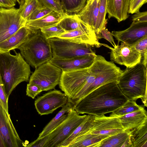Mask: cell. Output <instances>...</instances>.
<instances>
[{"mask_svg": "<svg viewBox=\"0 0 147 147\" xmlns=\"http://www.w3.org/2000/svg\"><path fill=\"white\" fill-rule=\"evenodd\" d=\"M40 30L44 36L47 39L56 37L65 32L58 24L55 26L42 29Z\"/></svg>", "mask_w": 147, "mask_h": 147, "instance_id": "e575fe53", "label": "cell"}, {"mask_svg": "<svg viewBox=\"0 0 147 147\" xmlns=\"http://www.w3.org/2000/svg\"><path fill=\"white\" fill-rule=\"evenodd\" d=\"M42 6L57 12L62 17L68 14L65 12L59 0H39Z\"/></svg>", "mask_w": 147, "mask_h": 147, "instance_id": "d6a6232c", "label": "cell"}, {"mask_svg": "<svg viewBox=\"0 0 147 147\" xmlns=\"http://www.w3.org/2000/svg\"><path fill=\"white\" fill-rule=\"evenodd\" d=\"M17 1L20 5L23 4L24 2V0H17Z\"/></svg>", "mask_w": 147, "mask_h": 147, "instance_id": "f6af8a7d", "label": "cell"}, {"mask_svg": "<svg viewBox=\"0 0 147 147\" xmlns=\"http://www.w3.org/2000/svg\"><path fill=\"white\" fill-rule=\"evenodd\" d=\"M68 102V98L64 93L54 90L38 97L35 101L34 105L38 113L42 115L52 113Z\"/></svg>", "mask_w": 147, "mask_h": 147, "instance_id": "8fae6325", "label": "cell"}, {"mask_svg": "<svg viewBox=\"0 0 147 147\" xmlns=\"http://www.w3.org/2000/svg\"><path fill=\"white\" fill-rule=\"evenodd\" d=\"M58 24L65 32L88 26L79 20L76 14L72 15L67 14L63 18Z\"/></svg>", "mask_w": 147, "mask_h": 147, "instance_id": "83f0119b", "label": "cell"}, {"mask_svg": "<svg viewBox=\"0 0 147 147\" xmlns=\"http://www.w3.org/2000/svg\"><path fill=\"white\" fill-rule=\"evenodd\" d=\"M130 137L133 147H147V122L131 130Z\"/></svg>", "mask_w": 147, "mask_h": 147, "instance_id": "4316f807", "label": "cell"}, {"mask_svg": "<svg viewBox=\"0 0 147 147\" xmlns=\"http://www.w3.org/2000/svg\"><path fill=\"white\" fill-rule=\"evenodd\" d=\"M0 147H5L4 144L0 135Z\"/></svg>", "mask_w": 147, "mask_h": 147, "instance_id": "ee69618b", "label": "cell"}, {"mask_svg": "<svg viewBox=\"0 0 147 147\" xmlns=\"http://www.w3.org/2000/svg\"><path fill=\"white\" fill-rule=\"evenodd\" d=\"M56 37L66 39L78 43L88 44L92 47H99L102 45L95 32L89 26L65 32Z\"/></svg>", "mask_w": 147, "mask_h": 147, "instance_id": "e0dca14e", "label": "cell"}, {"mask_svg": "<svg viewBox=\"0 0 147 147\" xmlns=\"http://www.w3.org/2000/svg\"><path fill=\"white\" fill-rule=\"evenodd\" d=\"M17 0H0V7L5 8L13 7L16 5Z\"/></svg>", "mask_w": 147, "mask_h": 147, "instance_id": "7bdbcfd3", "label": "cell"}, {"mask_svg": "<svg viewBox=\"0 0 147 147\" xmlns=\"http://www.w3.org/2000/svg\"><path fill=\"white\" fill-rule=\"evenodd\" d=\"M131 130H126L108 136L99 143L96 147H122L129 137Z\"/></svg>", "mask_w": 147, "mask_h": 147, "instance_id": "484cf974", "label": "cell"}, {"mask_svg": "<svg viewBox=\"0 0 147 147\" xmlns=\"http://www.w3.org/2000/svg\"><path fill=\"white\" fill-rule=\"evenodd\" d=\"M131 17V20L134 22H147V11L140 12L139 11L135 13Z\"/></svg>", "mask_w": 147, "mask_h": 147, "instance_id": "b9f144b4", "label": "cell"}, {"mask_svg": "<svg viewBox=\"0 0 147 147\" xmlns=\"http://www.w3.org/2000/svg\"><path fill=\"white\" fill-rule=\"evenodd\" d=\"M130 0H107V11L108 18L113 17L119 22L126 20L128 15Z\"/></svg>", "mask_w": 147, "mask_h": 147, "instance_id": "ffe728a7", "label": "cell"}, {"mask_svg": "<svg viewBox=\"0 0 147 147\" xmlns=\"http://www.w3.org/2000/svg\"><path fill=\"white\" fill-rule=\"evenodd\" d=\"M96 56L86 55L67 59L53 57L49 62L60 68L62 71L69 72L90 67Z\"/></svg>", "mask_w": 147, "mask_h": 147, "instance_id": "2e32d148", "label": "cell"}, {"mask_svg": "<svg viewBox=\"0 0 147 147\" xmlns=\"http://www.w3.org/2000/svg\"><path fill=\"white\" fill-rule=\"evenodd\" d=\"M63 17L53 11L40 19L32 21L26 20L24 26L32 33H34L39 30L57 25Z\"/></svg>", "mask_w": 147, "mask_h": 147, "instance_id": "44dd1931", "label": "cell"}, {"mask_svg": "<svg viewBox=\"0 0 147 147\" xmlns=\"http://www.w3.org/2000/svg\"><path fill=\"white\" fill-rule=\"evenodd\" d=\"M96 36L98 39L103 38L107 40L112 44L113 47L116 45L111 33L106 28L102 29L99 34L96 35Z\"/></svg>", "mask_w": 147, "mask_h": 147, "instance_id": "ab89813d", "label": "cell"}, {"mask_svg": "<svg viewBox=\"0 0 147 147\" xmlns=\"http://www.w3.org/2000/svg\"><path fill=\"white\" fill-rule=\"evenodd\" d=\"M90 67L71 71H62L59 86L68 97L69 102L95 76Z\"/></svg>", "mask_w": 147, "mask_h": 147, "instance_id": "52a82bcc", "label": "cell"}, {"mask_svg": "<svg viewBox=\"0 0 147 147\" xmlns=\"http://www.w3.org/2000/svg\"><path fill=\"white\" fill-rule=\"evenodd\" d=\"M117 84L128 100L141 98L147 107V68L141 62L126 67L119 76Z\"/></svg>", "mask_w": 147, "mask_h": 147, "instance_id": "3957f363", "label": "cell"}, {"mask_svg": "<svg viewBox=\"0 0 147 147\" xmlns=\"http://www.w3.org/2000/svg\"><path fill=\"white\" fill-rule=\"evenodd\" d=\"M119 117L114 112L109 116H95L93 126L88 132L110 136L125 131Z\"/></svg>", "mask_w": 147, "mask_h": 147, "instance_id": "4fadbf2b", "label": "cell"}, {"mask_svg": "<svg viewBox=\"0 0 147 147\" xmlns=\"http://www.w3.org/2000/svg\"><path fill=\"white\" fill-rule=\"evenodd\" d=\"M72 108L71 105L69 102L62 107L61 109L55 116L44 128L39 134L37 138H41L48 135L58 126L65 119L67 113Z\"/></svg>", "mask_w": 147, "mask_h": 147, "instance_id": "d4e9b609", "label": "cell"}, {"mask_svg": "<svg viewBox=\"0 0 147 147\" xmlns=\"http://www.w3.org/2000/svg\"><path fill=\"white\" fill-rule=\"evenodd\" d=\"M108 136L87 132L74 138L67 147H96L99 143Z\"/></svg>", "mask_w": 147, "mask_h": 147, "instance_id": "603a6c76", "label": "cell"}, {"mask_svg": "<svg viewBox=\"0 0 147 147\" xmlns=\"http://www.w3.org/2000/svg\"><path fill=\"white\" fill-rule=\"evenodd\" d=\"M53 57L67 59L90 55L96 56L92 46L86 44L78 43L66 39L53 37L48 39Z\"/></svg>", "mask_w": 147, "mask_h": 147, "instance_id": "8992f818", "label": "cell"}, {"mask_svg": "<svg viewBox=\"0 0 147 147\" xmlns=\"http://www.w3.org/2000/svg\"><path fill=\"white\" fill-rule=\"evenodd\" d=\"M62 72L60 68L48 61L36 68L29 83L37 85L42 91L52 90L59 84Z\"/></svg>", "mask_w": 147, "mask_h": 147, "instance_id": "9c48e42d", "label": "cell"}, {"mask_svg": "<svg viewBox=\"0 0 147 147\" xmlns=\"http://www.w3.org/2000/svg\"><path fill=\"white\" fill-rule=\"evenodd\" d=\"M53 11L42 6L35 10L26 20L32 21L40 19Z\"/></svg>", "mask_w": 147, "mask_h": 147, "instance_id": "d590c367", "label": "cell"}, {"mask_svg": "<svg viewBox=\"0 0 147 147\" xmlns=\"http://www.w3.org/2000/svg\"><path fill=\"white\" fill-rule=\"evenodd\" d=\"M147 2V0H130L128 13L133 14L139 11L141 7Z\"/></svg>", "mask_w": 147, "mask_h": 147, "instance_id": "8d00e7d4", "label": "cell"}, {"mask_svg": "<svg viewBox=\"0 0 147 147\" xmlns=\"http://www.w3.org/2000/svg\"><path fill=\"white\" fill-rule=\"evenodd\" d=\"M90 69L95 76L93 83L85 91L84 97L98 87L110 82H117L123 71L114 62L96 55Z\"/></svg>", "mask_w": 147, "mask_h": 147, "instance_id": "5b68a950", "label": "cell"}, {"mask_svg": "<svg viewBox=\"0 0 147 147\" xmlns=\"http://www.w3.org/2000/svg\"><path fill=\"white\" fill-rule=\"evenodd\" d=\"M111 50L110 58L111 61L124 65L126 67H133L141 62V54L132 45L121 42L114 48L101 43Z\"/></svg>", "mask_w": 147, "mask_h": 147, "instance_id": "7c38bea8", "label": "cell"}, {"mask_svg": "<svg viewBox=\"0 0 147 147\" xmlns=\"http://www.w3.org/2000/svg\"><path fill=\"white\" fill-rule=\"evenodd\" d=\"M39 0H24L18 9L21 17L26 20L31 14L36 9L42 6Z\"/></svg>", "mask_w": 147, "mask_h": 147, "instance_id": "f546056e", "label": "cell"}, {"mask_svg": "<svg viewBox=\"0 0 147 147\" xmlns=\"http://www.w3.org/2000/svg\"><path fill=\"white\" fill-rule=\"evenodd\" d=\"M61 3L67 13H78L84 7L87 0H60Z\"/></svg>", "mask_w": 147, "mask_h": 147, "instance_id": "4dcf8cb0", "label": "cell"}, {"mask_svg": "<svg viewBox=\"0 0 147 147\" xmlns=\"http://www.w3.org/2000/svg\"><path fill=\"white\" fill-rule=\"evenodd\" d=\"M107 0H99L98 17L94 32L96 36L103 29L106 28L108 19L105 18Z\"/></svg>", "mask_w": 147, "mask_h": 147, "instance_id": "f1b7e54d", "label": "cell"}, {"mask_svg": "<svg viewBox=\"0 0 147 147\" xmlns=\"http://www.w3.org/2000/svg\"><path fill=\"white\" fill-rule=\"evenodd\" d=\"M15 53L0 52V76L8 97L19 84L29 80L31 73L30 65L20 53Z\"/></svg>", "mask_w": 147, "mask_h": 147, "instance_id": "7a4b0ae2", "label": "cell"}, {"mask_svg": "<svg viewBox=\"0 0 147 147\" xmlns=\"http://www.w3.org/2000/svg\"><path fill=\"white\" fill-rule=\"evenodd\" d=\"M95 116L87 115L83 121L75 129L72 134L61 144L60 147H67L71 142L76 137L86 133L93 127Z\"/></svg>", "mask_w": 147, "mask_h": 147, "instance_id": "cb8c5ba5", "label": "cell"}, {"mask_svg": "<svg viewBox=\"0 0 147 147\" xmlns=\"http://www.w3.org/2000/svg\"><path fill=\"white\" fill-rule=\"evenodd\" d=\"M128 100L117 82L102 85L89 93L72 106L78 114L99 116L112 113Z\"/></svg>", "mask_w": 147, "mask_h": 147, "instance_id": "6da1fadb", "label": "cell"}, {"mask_svg": "<svg viewBox=\"0 0 147 147\" xmlns=\"http://www.w3.org/2000/svg\"><path fill=\"white\" fill-rule=\"evenodd\" d=\"M132 45L141 54V61L144 63L147 62V36H145Z\"/></svg>", "mask_w": 147, "mask_h": 147, "instance_id": "836d02e7", "label": "cell"}, {"mask_svg": "<svg viewBox=\"0 0 147 147\" xmlns=\"http://www.w3.org/2000/svg\"><path fill=\"white\" fill-rule=\"evenodd\" d=\"M26 20L20 16L18 9L0 8V43L24 26Z\"/></svg>", "mask_w": 147, "mask_h": 147, "instance_id": "30bf717a", "label": "cell"}, {"mask_svg": "<svg viewBox=\"0 0 147 147\" xmlns=\"http://www.w3.org/2000/svg\"><path fill=\"white\" fill-rule=\"evenodd\" d=\"M111 33L118 40L129 45H132L143 37L147 36V22H133L125 30L112 31Z\"/></svg>", "mask_w": 147, "mask_h": 147, "instance_id": "9a60e30c", "label": "cell"}, {"mask_svg": "<svg viewBox=\"0 0 147 147\" xmlns=\"http://www.w3.org/2000/svg\"></svg>", "mask_w": 147, "mask_h": 147, "instance_id": "bcb514c9", "label": "cell"}, {"mask_svg": "<svg viewBox=\"0 0 147 147\" xmlns=\"http://www.w3.org/2000/svg\"><path fill=\"white\" fill-rule=\"evenodd\" d=\"M67 114L65 119L48 134L47 147H60L87 116L80 115L72 108Z\"/></svg>", "mask_w": 147, "mask_h": 147, "instance_id": "ba28073f", "label": "cell"}, {"mask_svg": "<svg viewBox=\"0 0 147 147\" xmlns=\"http://www.w3.org/2000/svg\"><path fill=\"white\" fill-rule=\"evenodd\" d=\"M18 49L28 64L35 68L49 61L53 57L48 39L40 30L32 33L28 39Z\"/></svg>", "mask_w": 147, "mask_h": 147, "instance_id": "277c9868", "label": "cell"}, {"mask_svg": "<svg viewBox=\"0 0 147 147\" xmlns=\"http://www.w3.org/2000/svg\"><path fill=\"white\" fill-rule=\"evenodd\" d=\"M42 91L41 88L36 85L29 83L27 84L26 95L33 99Z\"/></svg>", "mask_w": 147, "mask_h": 147, "instance_id": "74e56055", "label": "cell"}, {"mask_svg": "<svg viewBox=\"0 0 147 147\" xmlns=\"http://www.w3.org/2000/svg\"><path fill=\"white\" fill-rule=\"evenodd\" d=\"M99 5V0H87L84 7L76 14L82 22L90 27L94 31L96 24Z\"/></svg>", "mask_w": 147, "mask_h": 147, "instance_id": "ac0fdd59", "label": "cell"}, {"mask_svg": "<svg viewBox=\"0 0 147 147\" xmlns=\"http://www.w3.org/2000/svg\"><path fill=\"white\" fill-rule=\"evenodd\" d=\"M0 76V105L8 112V100Z\"/></svg>", "mask_w": 147, "mask_h": 147, "instance_id": "f35d334b", "label": "cell"}, {"mask_svg": "<svg viewBox=\"0 0 147 147\" xmlns=\"http://www.w3.org/2000/svg\"><path fill=\"white\" fill-rule=\"evenodd\" d=\"M0 135L5 147H26L20 139L9 113L0 105Z\"/></svg>", "mask_w": 147, "mask_h": 147, "instance_id": "5bb4252c", "label": "cell"}, {"mask_svg": "<svg viewBox=\"0 0 147 147\" xmlns=\"http://www.w3.org/2000/svg\"><path fill=\"white\" fill-rule=\"evenodd\" d=\"M31 32L25 26L9 38L0 43V52H9L18 49L29 38Z\"/></svg>", "mask_w": 147, "mask_h": 147, "instance_id": "d6986e66", "label": "cell"}, {"mask_svg": "<svg viewBox=\"0 0 147 147\" xmlns=\"http://www.w3.org/2000/svg\"><path fill=\"white\" fill-rule=\"evenodd\" d=\"M124 130L138 128L147 122V113L144 108L122 116H119Z\"/></svg>", "mask_w": 147, "mask_h": 147, "instance_id": "7402d4cb", "label": "cell"}, {"mask_svg": "<svg viewBox=\"0 0 147 147\" xmlns=\"http://www.w3.org/2000/svg\"><path fill=\"white\" fill-rule=\"evenodd\" d=\"M48 135L40 138H37L34 141L27 144V147H47Z\"/></svg>", "mask_w": 147, "mask_h": 147, "instance_id": "60d3db41", "label": "cell"}, {"mask_svg": "<svg viewBox=\"0 0 147 147\" xmlns=\"http://www.w3.org/2000/svg\"><path fill=\"white\" fill-rule=\"evenodd\" d=\"M143 108L144 107H142L138 105L135 101L128 100L123 105L116 109L113 112L119 116H122Z\"/></svg>", "mask_w": 147, "mask_h": 147, "instance_id": "1f68e13d", "label": "cell"}]
</instances>
